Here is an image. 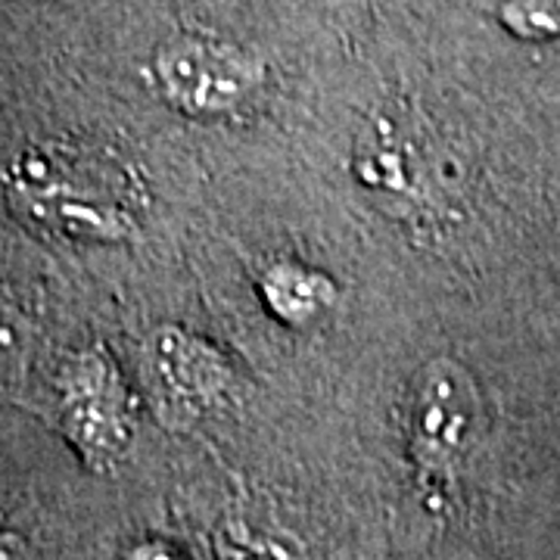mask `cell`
Wrapping results in <instances>:
<instances>
[{"mask_svg": "<svg viewBox=\"0 0 560 560\" xmlns=\"http://www.w3.org/2000/svg\"><path fill=\"white\" fill-rule=\"evenodd\" d=\"M94 175V165L88 160L62 156H35L32 168L20 178L22 187L32 190L54 215H60L62 228H72L81 234H101L119 237L121 228H128V212L119 202L106 197V175L97 180H84Z\"/></svg>", "mask_w": 560, "mask_h": 560, "instance_id": "3957f363", "label": "cell"}, {"mask_svg": "<svg viewBox=\"0 0 560 560\" xmlns=\"http://www.w3.org/2000/svg\"><path fill=\"white\" fill-rule=\"evenodd\" d=\"M259 290L280 320H290L296 327L318 318L334 300V287L300 265H275L271 271H265Z\"/></svg>", "mask_w": 560, "mask_h": 560, "instance_id": "277c9868", "label": "cell"}, {"mask_svg": "<svg viewBox=\"0 0 560 560\" xmlns=\"http://www.w3.org/2000/svg\"><path fill=\"white\" fill-rule=\"evenodd\" d=\"M411 452L423 467H455L482 433V405L477 386L448 361H436L420 374L408 408Z\"/></svg>", "mask_w": 560, "mask_h": 560, "instance_id": "6da1fadb", "label": "cell"}, {"mask_svg": "<svg viewBox=\"0 0 560 560\" xmlns=\"http://www.w3.org/2000/svg\"><path fill=\"white\" fill-rule=\"evenodd\" d=\"M160 88L187 113H224L241 106L261 79L259 62L219 40L178 38L156 57Z\"/></svg>", "mask_w": 560, "mask_h": 560, "instance_id": "7a4b0ae2", "label": "cell"}, {"mask_svg": "<svg viewBox=\"0 0 560 560\" xmlns=\"http://www.w3.org/2000/svg\"><path fill=\"white\" fill-rule=\"evenodd\" d=\"M128 560H175V555H168V548H162V545H140Z\"/></svg>", "mask_w": 560, "mask_h": 560, "instance_id": "5b68a950", "label": "cell"}]
</instances>
